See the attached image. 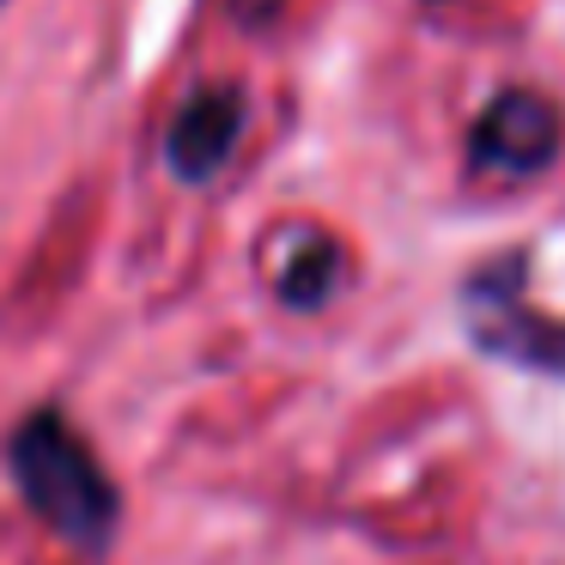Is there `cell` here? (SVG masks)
Segmentation results:
<instances>
[{"instance_id":"obj_1","label":"cell","mask_w":565,"mask_h":565,"mask_svg":"<svg viewBox=\"0 0 565 565\" xmlns=\"http://www.w3.org/2000/svg\"><path fill=\"white\" fill-rule=\"evenodd\" d=\"M7 475H13L25 511L67 541L74 553L98 559L110 553L116 529H122V492H116L110 468L98 462L92 438L62 414V407H31L7 431Z\"/></svg>"},{"instance_id":"obj_2","label":"cell","mask_w":565,"mask_h":565,"mask_svg":"<svg viewBox=\"0 0 565 565\" xmlns=\"http://www.w3.org/2000/svg\"><path fill=\"white\" fill-rule=\"evenodd\" d=\"M462 329L487 359L523 371H565V317L529 305V262L499 256L462 280Z\"/></svg>"},{"instance_id":"obj_3","label":"cell","mask_w":565,"mask_h":565,"mask_svg":"<svg viewBox=\"0 0 565 565\" xmlns=\"http://www.w3.org/2000/svg\"><path fill=\"white\" fill-rule=\"evenodd\" d=\"M559 104L547 92L511 86L475 116L468 128V159H475L480 177H499V183H529L553 164L559 152Z\"/></svg>"},{"instance_id":"obj_4","label":"cell","mask_w":565,"mask_h":565,"mask_svg":"<svg viewBox=\"0 0 565 565\" xmlns=\"http://www.w3.org/2000/svg\"><path fill=\"white\" fill-rule=\"evenodd\" d=\"M244 122H249L244 86H232V79L195 86L177 104L171 122H164V164H171V177L189 189H207L232 164L237 140H244Z\"/></svg>"},{"instance_id":"obj_5","label":"cell","mask_w":565,"mask_h":565,"mask_svg":"<svg viewBox=\"0 0 565 565\" xmlns=\"http://www.w3.org/2000/svg\"><path fill=\"white\" fill-rule=\"evenodd\" d=\"M347 274V256L329 244V237H305V244H292V256L280 262V274H274V292H280L286 310H322L334 298V286H341Z\"/></svg>"},{"instance_id":"obj_6","label":"cell","mask_w":565,"mask_h":565,"mask_svg":"<svg viewBox=\"0 0 565 565\" xmlns=\"http://www.w3.org/2000/svg\"><path fill=\"white\" fill-rule=\"evenodd\" d=\"M280 13V0H232V19L237 25H268Z\"/></svg>"},{"instance_id":"obj_7","label":"cell","mask_w":565,"mask_h":565,"mask_svg":"<svg viewBox=\"0 0 565 565\" xmlns=\"http://www.w3.org/2000/svg\"><path fill=\"white\" fill-rule=\"evenodd\" d=\"M0 7H7V0H0Z\"/></svg>"}]
</instances>
